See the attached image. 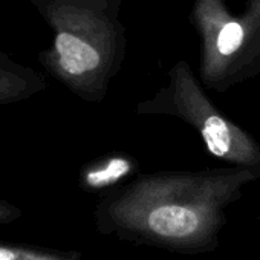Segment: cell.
<instances>
[{
	"mask_svg": "<svg viewBox=\"0 0 260 260\" xmlns=\"http://www.w3.org/2000/svg\"><path fill=\"white\" fill-rule=\"evenodd\" d=\"M52 31L39 54L49 75L84 100L98 98L112 71L116 32L104 0H29Z\"/></svg>",
	"mask_w": 260,
	"mask_h": 260,
	"instance_id": "2",
	"label": "cell"
},
{
	"mask_svg": "<svg viewBox=\"0 0 260 260\" xmlns=\"http://www.w3.org/2000/svg\"><path fill=\"white\" fill-rule=\"evenodd\" d=\"M242 17H233L222 0H199L196 20L204 39V75L207 80L220 78L225 71L245 52L260 25V8Z\"/></svg>",
	"mask_w": 260,
	"mask_h": 260,
	"instance_id": "4",
	"label": "cell"
},
{
	"mask_svg": "<svg viewBox=\"0 0 260 260\" xmlns=\"http://www.w3.org/2000/svg\"><path fill=\"white\" fill-rule=\"evenodd\" d=\"M254 179L257 175L242 167L144 175L98 202L95 226L138 246L187 255L214 252L226 208Z\"/></svg>",
	"mask_w": 260,
	"mask_h": 260,
	"instance_id": "1",
	"label": "cell"
},
{
	"mask_svg": "<svg viewBox=\"0 0 260 260\" xmlns=\"http://www.w3.org/2000/svg\"><path fill=\"white\" fill-rule=\"evenodd\" d=\"M23 217V211L16 204L0 198V226L14 223L16 220Z\"/></svg>",
	"mask_w": 260,
	"mask_h": 260,
	"instance_id": "8",
	"label": "cell"
},
{
	"mask_svg": "<svg viewBox=\"0 0 260 260\" xmlns=\"http://www.w3.org/2000/svg\"><path fill=\"white\" fill-rule=\"evenodd\" d=\"M0 260H83V252L75 249L0 242Z\"/></svg>",
	"mask_w": 260,
	"mask_h": 260,
	"instance_id": "7",
	"label": "cell"
},
{
	"mask_svg": "<svg viewBox=\"0 0 260 260\" xmlns=\"http://www.w3.org/2000/svg\"><path fill=\"white\" fill-rule=\"evenodd\" d=\"M135 164L125 156H110L86 166L80 173V187L86 191H104L130 176Z\"/></svg>",
	"mask_w": 260,
	"mask_h": 260,
	"instance_id": "6",
	"label": "cell"
},
{
	"mask_svg": "<svg viewBox=\"0 0 260 260\" xmlns=\"http://www.w3.org/2000/svg\"><path fill=\"white\" fill-rule=\"evenodd\" d=\"M172 81L178 112L198 128L208 152L260 178V147L210 103L187 64L175 68Z\"/></svg>",
	"mask_w": 260,
	"mask_h": 260,
	"instance_id": "3",
	"label": "cell"
},
{
	"mask_svg": "<svg viewBox=\"0 0 260 260\" xmlns=\"http://www.w3.org/2000/svg\"><path fill=\"white\" fill-rule=\"evenodd\" d=\"M45 87L40 72L0 51V106L26 101Z\"/></svg>",
	"mask_w": 260,
	"mask_h": 260,
	"instance_id": "5",
	"label": "cell"
}]
</instances>
